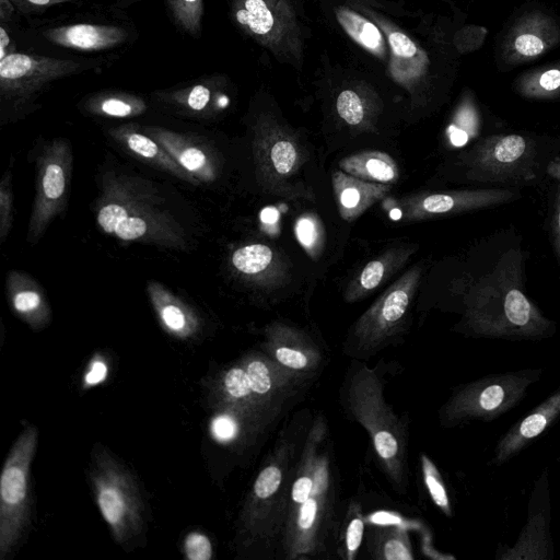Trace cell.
<instances>
[{"mask_svg": "<svg viewBox=\"0 0 560 560\" xmlns=\"http://www.w3.org/2000/svg\"><path fill=\"white\" fill-rule=\"evenodd\" d=\"M40 303V296L33 291H24L15 295L13 300L14 307L20 312L35 310Z\"/></svg>", "mask_w": 560, "mask_h": 560, "instance_id": "cell-42", "label": "cell"}, {"mask_svg": "<svg viewBox=\"0 0 560 560\" xmlns=\"http://www.w3.org/2000/svg\"><path fill=\"white\" fill-rule=\"evenodd\" d=\"M372 521L377 524L388 525L398 524L400 518L387 512H378L372 516Z\"/></svg>", "mask_w": 560, "mask_h": 560, "instance_id": "cell-50", "label": "cell"}, {"mask_svg": "<svg viewBox=\"0 0 560 560\" xmlns=\"http://www.w3.org/2000/svg\"><path fill=\"white\" fill-rule=\"evenodd\" d=\"M15 11L24 16L40 15L44 12L63 4H80L81 0H8Z\"/></svg>", "mask_w": 560, "mask_h": 560, "instance_id": "cell-26", "label": "cell"}, {"mask_svg": "<svg viewBox=\"0 0 560 560\" xmlns=\"http://www.w3.org/2000/svg\"><path fill=\"white\" fill-rule=\"evenodd\" d=\"M255 144L260 180L271 195L313 198L308 190L291 183L306 160L302 144L291 132L275 124L265 125Z\"/></svg>", "mask_w": 560, "mask_h": 560, "instance_id": "cell-7", "label": "cell"}, {"mask_svg": "<svg viewBox=\"0 0 560 560\" xmlns=\"http://www.w3.org/2000/svg\"><path fill=\"white\" fill-rule=\"evenodd\" d=\"M98 224L107 233H115L121 240H135L147 231L145 222L138 217H127V211L119 205L103 207L97 217Z\"/></svg>", "mask_w": 560, "mask_h": 560, "instance_id": "cell-19", "label": "cell"}, {"mask_svg": "<svg viewBox=\"0 0 560 560\" xmlns=\"http://www.w3.org/2000/svg\"><path fill=\"white\" fill-rule=\"evenodd\" d=\"M107 374V366L102 361L93 362L90 372L85 375V383L94 385L101 383Z\"/></svg>", "mask_w": 560, "mask_h": 560, "instance_id": "cell-49", "label": "cell"}, {"mask_svg": "<svg viewBox=\"0 0 560 560\" xmlns=\"http://www.w3.org/2000/svg\"><path fill=\"white\" fill-rule=\"evenodd\" d=\"M394 59L411 58L418 54L416 44L404 33L393 32L388 36Z\"/></svg>", "mask_w": 560, "mask_h": 560, "instance_id": "cell-34", "label": "cell"}, {"mask_svg": "<svg viewBox=\"0 0 560 560\" xmlns=\"http://www.w3.org/2000/svg\"><path fill=\"white\" fill-rule=\"evenodd\" d=\"M385 558L388 560H411L412 556L399 540H389L384 549Z\"/></svg>", "mask_w": 560, "mask_h": 560, "instance_id": "cell-43", "label": "cell"}, {"mask_svg": "<svg viewBox=\"0 0 560 560\" xmlns=\"http://www.w3.org/2000/svg\"><path fill=\"white\" fill-rule=\"evenodd\" d=\"M331 182L338 212L348 222L358 219L392 191L390 185L366 182L342 170L334 171Z\"/></svg>", "mask_w": 560, "mask_h": 560, "instance_id": "cell-14", "label": "cell"}, {"mask_svg": "<svg viewBox=\"0 0 560 560\" xmlns=\"http://www.w3.org/2000/svg\"><path fill=\"white\" fill-rule=\"evenodd\" d=\"M252 390L265 394L270 389L271 381L268 368L261 361H252L247 366Z\"/></svg>", "mask_w": 560, "mask_h": 560, "instance_id": "cell-33", "label": "cell"}, {"mask_svg": "<svg viewBox=\"0 0 560 560\" xmlns=\"http://www.w3.org/2000/svg\"><path fill=\"white\" fill-rule=\"evenodd\" d=\"M515 198V191L502 188L422 192L397 200L388 215L404 222L420 221L494 207Z\"/></svg>", "mask_w": 560, "mask_h": 560, "instance_id": "cell-8", "label": "cell"}, {"mask_svg": "<svg viewBox=\"0 0 560 560\" xmlns=\"http://www.w3.org/2000/svg\"><path fill=\"white\" fill-rule=\"evenodd\" d=\"M185 95V102L192 110L200 112L209 104L212 95L210 80L201 79L189 88L177 91Z\"/></svg>", "mask_w": 560, "mask_h": 560, "instance_id": "cell-27", "label": "cell"}, {"mask_svg": "<svg viewBox=\"0 0 560 560\" xmlns=\"http://www.w3.org/2000/svg\"><path fill=\"white\" fill-rule=\"evenodd\" d=\"M281 482V471L276 466L265 468L256 479L254 491L260 499L272 495Z\"/></svg>", "mask_w": 560, "mask_h": 560, "instance_id": "cell-30", "label": "cell"}, {"mask_svg": "<svg viewBox=\"0 0 560 560\" xmlns=\"http://www.w3.org/2000/svg\"><path fill=\"white\" fill-rule=\"evenodd\" d=\"M98 509L119 542L136 535L141 525L140 500L129 477L108 459L101 462L93 475Z\"/></svg>", "mask_w": 560, "mask_h": 560, "instance_id": "cell-9", "label": "cell"}, {"mask_svg": "<svg viewBox=\"0 0 560 560\" xmlns=\"http://www.w3.org/2000/svg\"><path fill=\"white\" fill-rule=\"evenodd\" d=\"M164 324L173 331H182L186 325L183 312L175 305H166L161 311Z\"/></svg>", "mask_w": 560, "mask_h": 560, "instance_id": "cell-40", "label": "cell"}, {"mask_svg": "<svg viewBox=\"0 0 560 560\" xmlns=\"http://www.w3.org/2000/svg\"><path fill=\"white\" fill-rule=\"evenodd\" d=\"M542 375L540 368H527L486 375L467 384L456 395L451 415L456 420L478 419L490 422L516 407L530 385Z\"/></svg>", "mask_w": 560, "mask_h": 560, "instance_id": "cell-4", "label": "cell"}, {"mask_svg": "<svg viewBox=\"0 0 560 560\" xmlns=\"http://www.w3.org/2000/svg\"><path fill=\"white\" fill-rule=\"evenodd\" d=\"M422 266L415 265L392 283L363 315L360 329L372 335L389 330L406 314L419 287Z\"/></svg>", "mask_w": 560, "mask_h": 560, "instance_id": "cell-13", "label": "cell"}, {"mask_svg": "<svg viewBox=\"0 0 560 560\" xmlns=\"http://www.w3.org/2000/svg\"><path fill=\"white\" fill-rule=\"evenodd\" d=\"M234 19L238 25L253 34H268L275 23L273 15L265 0H234Z\"/></svg>", "mask_w": 560, "mask_h": 560, "instance_id": "cell-22", "label": "cell"}, {"mask_svg": "<svg viewBox=\"0 0 560 560\" xmlns=\"http://www.w3.org/2000/svg\"><path fill=\"white\" fill-rule=\"evenodd\" d=\"M546 172L550 177L560 180V159L556 158L549 162Z\"/></svg>", "mask_w": 560, "mask_h": 560, "instance_id": "cell-51", "label": "cell"}, {"mask_svg": "<svg viewBox=\"0 0 560 560\" xmlns=\"http://www.w3.org/2000/svg\"><path fill=\"white\" fill-rule=\"evenodd\" d=\"M295 235L310 256L315 257L319 254L324 243V231L316 215H301L295 223Z\"/></svg>", "mask_w": 560, "mask_h": 560, "instance_id": "cell-24", "label": "cell"}, {"mask_svg": "<svg viewBox=\"0 0 560 560\" xmlns=\"http://www.w3.org/2000/svg\"><path fill=\"white\" fill-rule=\"evenodd\" d=\"M101 110L109 116L126 117L131 115L133 106L124 97L108 96L102 100Z\"/></svg>", "mask_w": 560, "mask_h": 560, "instance_id": "cell-35", "label": "cell"}, {"mask_svg": "<svg viewBox=\"0 0 560 560\" xmlns=\"http://www.w3.org/2000/svg\"><path fill=\"white\" fill-rule=\"evenodd\" d=\"M317 503L314 499H307L302 503V508L300 511L299 524L302 528H310L316 516Z\"/></svg>", "mask_w": 560, "mask_h": 560, "instance_id": "cell-46", "label": "cell"}, {"mask_svg": "<svg viewBox=\"0 0 560 560\" xmlns=\"http://www.w3.org/2000/svg\"><path fill=\"white\" fill-rule=\"evenodd\" d=\"M363 533V522L360 518H354L349 524L347 530V547L349 551H355L361 544Z\"/></svg>", "mask_w": 560, "mask_h": 560, "instance_id": "cell-44", "label": "cell"}, {"mask_svg": "<svg viewBox=\"0 0 560 560\" xmlns=\"http://www.w3.org/2000/svg\"><path fill=\"white\" fill-rule=\"evenodd\" d=\"M179 162L188 171H197L206 164L207 159L202 151L189 148L180 154Z\"/></svg>", "mask_w": 560, "mask_h": 560, "instance_id": "cell-41", "label": "cell"}, {"mask_svg": "<svg viewBox=\"0 0 560 560\" xmlns=\"http://www.w3.org/2000/svg\"><path fill=\"white\" fill-rule=\"evenodd\" d=\"M560 419V386L516 421L495 445L491 464L501 466L528 447Z\"/></svg>", "mask_w": 560, "mask_h": 560, "instance_id": "cell-12", "label": "cell"}, {"mask_svg": "<svg viewBox=\"0 0 560 560\" xmlns=\"http://www.w3.org/2000/svg\"><path fill=\"white\" fill-rule=\"evenodd\" d=\"M514 90L526 98L560 97V60L522 73L514 82Z\"/></svg>", "mask_w": 560, "mask_h": 560, "instance_id": "cell-17", "label": "cell"}, {"mask_svg": "<svg viewBox=\"0 0 560 560\" xmlns=\"http://www.w3.org/2000/svg\"><path fill=\"white\" fill-rule=\"evenodd\" d=\"M277 258L269 246L252 244L236 249L232 255V262L240 272L255 276L267 270L276 271Z\"/></svg>", "mask_w": 560, "mask_h": 560, "instance_id": "cell-21", "label": "cell"}, {"mask_svg": "<svg viewBox=\"0 0 560 560\" xmlns=\"http://www.w3.org/2000/svg\"><path fill=\"white\" fill-rule=\"evenodd\" d=\"M15 43L13 40V36L10 33V30L5 23L1 22L0 25V58L14 52Z\"/></svg>", "mask_w": 560, "mask_h": 560, "instance_id": "cell-48", "label": "cell"}, {"mask_svg": "<svg viewBox=\"0 0 560 560\" xmlns=\"http://www.w3.org/2000/svg\"><path fill=\"white\" fill-rule=\"evenodd\" d=\"M31 43L47 50L66 54L112 52L131 44L137 33L130 23L104 18H72L69 22L54 20L31 23L27 32Z\"/></svg>", "mask_w": 560, "mask_h": 560, "instance_id": "cell-2", "label": "cell"}, {"mask_svg": "<svg viewBox=\"0 0 560 560\" xmlns=\"http://www.w3.org/2000/svg\"><path fill=\"white\" fill-rule=\"evenodd\" d=\"M338 115L350 126H358L363 121L364 107L359 95L351 91H342L336 102Z\"/></svg>", "mask_w": 560, "mask_h": 560, "instance_id": "cell-25", "label": "cell"}, {"mask_svg": "<svg viewBox=\"0 0 560 560\" xmlns=\"http://www.w3.org/2000/svg\"><path fill=\"white\" fill-rule=\"evenodd\" d=\"M211 431L215 439L228 441L235 435L236 423L228 416H220L212 421Z\"/></svg>", "mask_w": 560, "mask_h": 560, "instance_id": "cell-37", "label": "cell"}, {"mask_svg": "<svg viewBox=\"0 0 560 560\" xmlns=\"http://www.w3.org/2000/svg\"><path fill=\"white\" fill-rule=\"evenodd\" d=\"M560 43V27L548 14L533 10L523 14L509 30L501 45L508 65L529 62Z\"/></svg>", "mask_w": 560, "mask_h": 560, "instance_id": "cell-11", "label": "cell"}, {"mask_svg": "<svg viewBox=\"0 0 560 560\" xmlns=\"http://www.w3.org/2000/svg\"><path fill=\"white\" fill-rule=\"evenodd\" d=\"M276 357L283 365L293 369H303L307 364V359L302 352L287 347L278 348Z\"/></svg>", "mask_w": 560, "mask_h": 560, "instance_id": "cell-38", "label": "cell"}, {"mask_svg": "<svg viewBox=\"0 0 560 560\" xmlns=\"http://www.w3.org/2000/svg\"><path fill=\"white\" fill-rule=\"evenodd\" d=\"M128 145L132 151L145 158H152L158 153L156 144L139 133H132L128 137Z\"/></svg>", "mask_w": 560, "mask_h": 560, "instance_id": "cell-39", "label": "cell"}, {"mask_svg": "<svg viewBox=\"0 0 560 560\" xmlns=\"http://www.w3.org/2000/svg\"><path fill=\"white\" fill-rule=\"evenodd\" d=\"M552 237L556 253L560 260V185L558 187V192L555 202V211L552 217Z\"/></svg>", "mask_w": 560, "mask_h": 560, "instance_id": "cell-47", "label": "cell"}, {"mask_svg": "<svg viewBox=\"0 0 560 560\" xmlns=\"http://www.w3.org/2000/svg\"><path fill=\"white\" fill-rule=\"evenodd\" d=\"M337 19L343 30L358 44L374 54L383 55V36L373 23L349 9H339L337 11Z\"/></svg>", "mask_w": 560, "mask_h": 560, "instance_id": "cell-18", "label": "cell"}, {"mask_svg": "<svg viewBox=\"0 0 560 560\" xmlns=\"http://www.w3.org/2000/svg\"><path fill=\"white\" fill-rule=\"evenodd\" d=\"M37 445V430L27 427L4 462L0 479V558L11 551L25 523L30 466Z\"/></svg>", "mask_w": 560, "mask_h": 560, "instance_id": "cell-5", "label": "cell"}, {"mask_svg": "<svg viewBox=\"0 0 560 560\" xmlns=\"http://www.w3.org/2000/svg\"><path fill=\"white\" fill-rule=\"evenodd\" d=\"M537 147L518 133L485 138L460 156L467 178L479 182L526 183L537 178Z\"/></svg>", "mask_w": 560, "mask_h": 560, "instance_id": "cell-3", "label": "cell"}, {"mask_svg": "<svg viewBox=\"0 0 560 560\" xmlns=\"http://www.w3.org/2000/svg\"><path fill=\"white\" fill-rule=\"evenodd\" d=\"M184 549L189 560H209L212 556L209 538L200 533H190L185 539Z\"/></svg>", "mask_w": 560, "mask_h": 560, "instance_id": "cell-29", "label": "cell"}, {"mask_svg": "<svg viewBox=\"0 0 560 560\" xmlns=\"http://www.w3.org/2000/svg\"><path fill=\"white\" fill-rule=\"evenodd\" d=\"M170 18L183 34L199 38L202 33L203 0H164Z\"/></svg>", "mask_w": 560, "mask_h": 560, "instance_id": "cell-20", "label": "cell"}, {"mask_svg": "<svg viewBox=\"0 0 560 560\" xmlns=\"http://www.w3.org/2000/svg\"><path fill=\"white\" fill-rule=\"evenodd\" d=\"M228 393L235 398L246 397L250 390V382L247 372L240 368L231 369L224 378Z\"/></svg>", "mask_w": 560, "mask_h": 560, "instance_id": "cell-31", "label": "cell"}, {"mask_svg": "<svg viewBox=\"0 0 560 560\" xmlns=\"http://www.w3.org/2000/svg\"><path fill=\"white\" fill-rule=\"evenodd\" d=\"M45 195L50 199L59 198L65 190V175L57 164H49L43 178Z\"/></svg>", "mask_w": 560, "mask_h": 560, "instance_id": "cell-32", "label": "cell"}, {"mask_svg": "<svg viewBox=\"0 0 560 560\" xmlns=\"http://www.w3.org/2000/svg\"><path fill=\"white\" fill-rule=\"evenodd\" d=\"M376 452L383 458H390L396 455L398 445L393 434L387 431H380L374 436Z\"/></svg>", "mask_w": 560, "mask_h": 560, "instance_id": "cell-36", "label": "cell"}, {"mask_svg": "<svg viewBox=\"0 0 560 560\" xmlns=\"http://www.w3.org/2000/svg\"><path fill=\"white\" fill-rule=\"evenodd\" d=\"M313 481L308 477L299 478L292 487V499L298 503L305 502L311 494Z\"/></svg>", "mask_w": 560, "mask_h": 560, "instance_id": "cell-45", "label": "cell"}, {"mask_svg": "<svg viewBox=\"0 0 560 560\" xmlns=\"http://www.w3.org/2000/svg\"><path fill=\"white\" fill-rule=\"evenodd\" d=\"M551 505L548 471L545 469L534 483L527 521L512 547H501L500 560H550L553 542L550 532Z\"/></svg>", "mask_w": 560, "mask_h": 560, "instance_id": "cell-10", "label": "cell"}, {"mask_svg": "<svg viewBox=\"0 0 560 560\" xmlns=\"http://www.w3.org/2000/svg\"><path fill=\"white\" fill-rule=\"evenodd\" d=\"M105 57L70 58L14 51L0 58V86L2 94L25 96L56 80L98 69Z\"/></svg>", "mask_w": 560, "mask_h": 560, "instance_id": "cell-6", "label": "cell"}, {"mask_svg": "<svg viewBox=\"0 0 560 560\" xmlns=\"http://www.w3.org/2000/svg\"><path fill=\"white\" fill-rule=\"evenodd\" d=\"M415 252L417 246L413 244L400 245L369 261L349 282L345 293L346 300L357 301L384 284L404 267Z\"/></svg>", "mask_w": 560, "mask_h": 560, "instance_id": "cell-15", "label": "cell"}, {"mask_svg": "<svg viewBox=\"0 0 560 560\" xmlns=\"http://www.w3.org/2000/svg\"><path fill=\"white\" fill-rule=\"evenodd\" d=\"M480 129V117L470 100L464 101L447 128V138L453 147H463L475 138Z\"/></svg>", "mask_w": 560, "mask_h": 560, "instance_id": "cell-23", "label": "cell"}, {"mask_svg": "<svg viewBox=\"0 0 560 560\" xmlns=\"http://www.w3.org/2000/svg\"><path fill=\"white\" fill-rule=\"evenodd\" d=\"M423 468L425 472V483L429 489V492L432 497V500L435 502L438 506L443 509L446 513H450V501L446 493V490L438 477L436 469L431 463L423 457Z\"/></svg>", "mask_w": 560, "mask_h": 560, "instance_id": "cell-28", "label": "cell"}, {"mask_svg": "<svg viewBox=\"0 0 560 560\" xmlns=\"http://www.w3.org/2000/svg\"><path fill=\"white\" fill-rule=\"evenodd\" d=\"M339 167L354 177L372 183L392 185L399 178L397 163L383 151L366 150L351 154L339 162Z\"/></svg>", "mask_w": 560, "mask_h": 560, "instance_id": "cell-16", "label": "cell"}, {"mask_svg": "<svg viewBox=\"0 0 560 560\" xmlns=\"http://www.w3.org/2000/svg\"><path fill=\"white\" fill-rule=\"evenodd\" d=\"M522 260L518 248H513L470 284L465 298V320L471 335L537 341L555 334V323L525 294Z\"/></svg>", "mask_w": 560, "mask_h": 560, "instance_id": "cell-1", "label": "cell"}]
</instances>
